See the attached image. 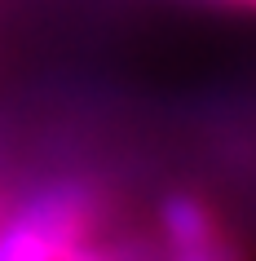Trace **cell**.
Returning <instances> with one entry per match:
<instances>
[{
    "mask_svg": "<svg viewBox=\"0 0 256 261\" xmlns=\"http://www.w3.org/2000/svg\"><path fill=\"white\" fill-rule=\"evenodd\" d=\"M102 204L80 181L44 186L0 226V261H67L75 244L93 239Z\"/></svg>",
    "mask_w": 256,
    "mask_h": 261,
    "instance_id": "obj_1",
    "label": "cell"
},
{
    "mask_svg": "<svg viewBox=\"0 0 256 261\" xmlns=\"http://www.w3.org/2000/svg\"><path fill=\"white\" fill-rule=\"evenodd\" d=\"M159 230H163V244L168 248H194V244H208L221 234L212 208L199 204L194 195H168L159 208Z\"/></svg>",
    "mask_w": 256,
    "mask_h": 261,
    "instance_id": "obj_2",
    "label": "cell"
},
{
    "mask_svg": "<svg viewBox=\"0 0 256 261\" xmlns=\"http://www.w3.org/2000/svg\"><path fill=\"white\" fill-rule=\"evenodd\" d=\"M168 261H243V252L234 244H225V234H216V239L194 248H168Z\"/></svg>",
    "mask_w": 256,
    "mask_h": 261,
    "instance_id": "obj_3",
    "label": "cell"
},
{
    "mask_svg": "<svg viewBox=\"0 0 256 261\" xmlns=\"http://www.w3.org/2000/svg\"><path fill=\"white\" fill-rule=\"evenodd\" d=\"M239 5H247V9H256V0H239Z\"/></svg>",
    "mask_w": 256,
    "mask_h": 261,
    "instance_id": "obj_4",
    "label": "cell"
},
{
    "mask_svg": "<svg viewBox=\"0 0 256 261\" xmlns=\"http://www.w3.org/2000/svg\"><path fill=\"white\" fill-rule=\"evenodd\" d=\"M221 5H239V0H221Z\"/></svg>",
    "mask_w": 256,
    "mask_h": 261,
    "instance_id": "obj_5",
    "label": "cell"
}]
</instances>
